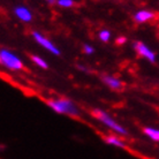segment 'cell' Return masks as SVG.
I'll list each match as a JSON object with an SVG mask.
<instances>
[{
	"label": "cell",
	"mask_w": 159,
	"mask_h": 159,
	"mask_svg": "<svg viewBox=\"0 0 159 159\" xmlns=\"http://www.w3.org/2000/svg\"><path fill=\"white\" fill-rule=\"evenodd\" d=\"M74 0H58L57 1V5L60 6V7H64V8H70L74 6Z\"/></svg>",
	"instance_id": "13"
},
{
	"label": "cell",
	"mask_w": 159,
	"mask_h": 159,
	"mask_svg": "<svg viewBox=\"0 0 159 159\" xmlns=\"http://www.w3.org/2000/svg\"><path fill=\"white\" fill-rule=\"evenodd\" d=\"M45 1L50 5H53V4H57V1H58V0H45Z\"/></svg>",
	"instance_id": "17"
},
{
	"label": "cell",
	"mask_w": 159,
	"mask_h": 159,
	"mask_svg": "<svg viewBox=\"0 0 159 159\" xmlns=\"http://www.w3.org/2000/svg\"><path fill=\"white\" fill-rule=\"evenodd\" d=\"M83 52L85 54H89V56H90V54H93V53H95V48H93V46L90 45V44H84Z\"/></svg>",
	"instance_id": "14"
},
{
	"label": "cell",
	"mask_w": 159,
	"mask_h": 159,
	"mask_svg": "<svg viewBox=\"0 0 159 159\" xmlns=\"http://www.w3.org/2000/svg\"><path fill=\"white\" fill-rule=\"evenodd\" d=\"M156 14L151 11H148V9H142V11H139L134 14V20L137 22V23H145L148 21L155 19Z\"/></svg>",
	"instance_id": "8"
},
{
	"label": "cell",
	"mask_w": 159,
	"mask_h": 159,
	"mask_svg": "<svg viewBox=\"0 0 159 159\" xmlns=\"http://www.w3.org/2000/svg\"><path fill=\"white\" fill-rule=\"evenodd\" d=\"M105 142L110 144V145H113V147L116 148H121V149L126 148V143L121 139L116 137V136H107V137H105Z\"/></svg>",
	"instance_id": "9"
},
{
	"label": "cell",
	"mask_w": 159,
	"mask_h": 159,
	"mask_svg": "<svg viewBox=\"0 0 159 159\" xmlns=\"http://www.w3.org/2000/svg\"><path fill=\"white\" fill-rule=\"evenodd\" d=\"M14 14H15V16L19 20L22 21V22H25V23H29L32 20L31 12L25 6H16L14 8Z\"/></svg>",
	"instance_id": "6"
},
{
	"label": "cell",
	"mask_w": 159,
	"mask_h": 159,
	"mask_svg": "<svg viewBox=\"0 0 159 159\" xmlns=\"http://www.w3.org/2000/svg\"><path fill=\"white\" fill-rule=\"evenodd\" d=\"M0 62L2 66L11 70H21L23 68V62L22 60L16 56L15 53H13L9 50L2 48L0 51Z\"/></svg>",
	"instance_id": "3"
},
{
	"label": "cell",
	"mask_w": 159,
	"mask_h": 159,
	"mask_svg": "<svg viewBox=\"0 0 159 159\" xmlns=\"http://www.w3.org/2000/svg\"><path fill=\"white\" fill-rule=\"evenodd\" d=\"M102 81L104 82V84H106L110 89L112 90H116V91H119V90H122L123 83L120 81L119 79H116L112 75H103L102 76Z\"/></svg>",
	"instance_id": "7"
},
{
	"label": "cell",
	"mask_w": 159,
	"mask_h": 159,
	"mask_svg": "<svg viewBox=\"0 0 159 159\" xmlns=\"http://www.w3.org/2000/svg\"><path fill=\"white\" fill-rule=\"evenodd\" d=\"M92 114L95 116V118L98 120V121H100V122L103 123L104 126H106L107 128L114 130L116 134L122 135V136H126L128 134V131L126 130V128H123L119 122H116V120L113 119L107 112L103 111V110H100V108H95V110L92 111Z\"/></svg>",
	"instance_id": "2"
},
{
	"label": "cell",
	"mask_w": 159,
	"mask_h": 159,
	"mask_svg": "<svg viewBox=\"0 0 159 159\" xmlns=\"http://www.w3.org/2000/svg\"><path fill=\"white\" fill-rule=\"evenodd\" d=\"M143 133L149 137V139H151L152 141L159 142V129L152 128V127H145L143 129Z\"/></svg>",
	"instance_id": "10"
},
{
	"label": "cell",
	"mask_w": 159,
	"mask_h": 159,
	"mask_svg": "<svg viewBox=\"0 0 159 159\" xmlns=\"http://www.w3.org/2000/svg\"><path fill=\"white\" fill-rule=\"evenodd\" d=\"M98 37L99 39L104 43H107L110 38H111V31L107 30V29H104V30H100L99 34H98Z\"/></svg>",
	"instance_id": "12"
},
{
	"label": "cell",
	"mask_w": 159,
	"mask_h": 159,
	"mask_svg": "<svg viewBox=\"0 0 159 159\" xmlns=\"http://www.w3.org/2000/svg\"><path fill=\"white\" fill-rule=\"evenodd\" d=\"M32 37H34V39L36 40L42 48H44L45 50H48V52H51L52 54H54V56H60L59 48H57L51 40L48 39L46 37L44 36L43 34H40V32H38V31H32Z\"/></svg>",
	"instance_id": "4"
},
{
	"label": "cell",
	"mask_w": 159,
	"mask_h": 159,
	"mask_svg": "<svg viewBox=\"0 0 159 159\" xmlns=\"http://www.w3.org/2000/svg\"><path fill=\"white\" fill-rule=\"evenodd\" d=\"M80 69V70H82V72H84V73H88V69L85 67H83V66H79V67H77Z\"/></svg>",
	"instance_id": "16"
},
{
	"label": "cell",
	"mask_w": 159,
	"mask_h": 159,
	"mask_svg": "<svg viewBox=\"0 0 159 159\" xmlns=\"http://www.w3.org/2000/svg\"><path fill=\"white\" fill-rule=\"evenodd\" d=\"M116 44H118V45H123V44L127 42V38H126L125 36H119L118 38H116Z\"/></svg>",
	"instance_id": "15"
},
{
	"label": "cell",
	"mask_w": 159,
	"mask_h": 159,
	"mask_svg": "<svg viewBox=\"0 0 159 159\" xmlns=\"http://www.w3.org/2000/svg\"><path fill=\"white\" fill-rule=\"evenodd\" d=\"M48 106L58 114H67L70 116H79L80 112L76 105L70 99L59 98V99L48 100Z\"/></svg>",
	"instance_id": "1"
},
{
	"label": "cell",
	"mask_w": 159,
	"mask_h": 159,
	"mask_svg": "<svg viewBox=\"0 0 159 159\" xmlns=\"http://www.w3.org/2000/svg\"><path fill=\"white\" fill-rule=\"evenodd\" d=\"M31 60L34 61V64L38 66L42 69H48V64L46 62V60L43 59L42 57L39 56H31Z\"/></svg>",
	"instance_id": "11"
},
{
	"label": "cell",
	"mask_w": 159,
	"mask_h": 159,
	"mask_svg": "<svg viewBox=\"0 0 159 159\" xmlns=\"http://www.w3.org/2000/svg\"><path fill=\"white\" fill-rule=\"evenodd\" d=\"M134 48H135L136 52H137L141 57L145 58V59L149 60L150 62H156L155 52L151 51L150 48H148V45H145V44L142 43V42H135V43H134Z\"/></svg>",
	"instance_id": "5"
}]
</instances>
